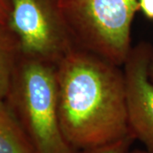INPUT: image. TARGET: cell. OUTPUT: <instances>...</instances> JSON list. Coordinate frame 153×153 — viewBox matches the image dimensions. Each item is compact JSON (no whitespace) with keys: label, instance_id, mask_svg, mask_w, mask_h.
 Listing matches in <instances>:
<instances>
[{"label":"cell","instance_id":"ba28073f","mask_svg":"<svg viewBox=\"0 0 153 153\" xmlns=\"http://www.w3.org/2000/svg\"><path fill=\"white\" fill-rule=\"evenodd\" d=\"M134 140V138L130 134L118 141L92 150L84 151L81 153H128L129 147Z\"/></svg>","mask_w":153,"mask_h":153},{"label":"cell","instance_id":"5b68a950","mask_svg":"<svg viewBox=\"0 0 153 153\" xmlns=\"http://www.w3.org/2000/svg\"><path fill=\"white\" fill-rule=\"evenodd\" d=\"M152 49L149 43H139L132 47L123 66L129 133L148 153H153V84L147 71Z\"/></svg>","mask_w":153,"mask_h":153},{"label":"cell","instance_id":"9c48e42d","mask_svg":"<svg viewBox=\"0 0 153 153\" xmlns=\"http://www.w3.org/2000/svg\"><path fill=\"white\" fill-rule=\"evenodd\" d=\"M10 13V4L9 0H0V27H8Z\"/></svg>","mask_w":153,"mask_h":153},{"label":"cell","instance_id":"8992f818","mask_svg":"<svg viewBox=\"0 0 153 153\" xmlns=\"http://www.w3.org/2000/svg\"><path fill=\"white\" fill-rule=\"evenodd\" d=\"M0 153H38L6 100H0Z\"/></svg>","mask_w":153,"mask_h":153},{"label":"cell","instance_id":"6da1fadb","mask_svg":"<svg viewBox=\"0 0 153 153\" xmlns=\"http://www.w3.org/2000/svg\"><path fill=\"white\" fill-rule=\"evenodd\" d=\"M58 111L67 142L82 152L130 135L123 70L74 47L56 64Z\"/></svg>","mask_w":153,"mask_h":153},{"label":"cell","instance_id":"7a4b0ae2","mask_svg":"<svg viewBox=\"0 0 153 153\" xmlns=\"http://www.w3.org/2000/svg\"><path fill=\"white\" fill-rule=\"evenodd\" d=\"M10 104L38 153H81L67 142L58 111L56 65L21 55Z\"/></svg>","mask_w":153,"mask_h":153},{"label":"cell","instance_id":"277c9868","mask_svg":"<svg viewBox=\"0 0 153 153\" xmlns=\"http://www.w3.org/2000/svg\"><path fill=\"white\" fill-rule=\"evenodd\" d=\"M8 29L23 56L56 65L75 44L60 8V0H9Z\"/></svg>","mask_w":153,"mask_h":153},{"label":"cell","instance_id":"7c38bea8","mask_svg":"<svg viewBox=\"0 0 153 153\" xmlns=\"http://www.w3.org/2000/svg\"><path fill=\"white\" fill-rule=\"evenodd\" d=\"M128 153H148L146 151H140V150H134L133 152H128Z\"/></svg>","mask_w":153,"mask_h":153},{"label":"cell","instance_id":"52a82bcc","mask_svg":"<svg viewBox=\"0 0 153 153\" xmlns=\"http://www.w3.org/2000/svg\"><path fill=\"white\" fill-rule=\"evenodd\" d=\"M21 55L15 36L8 27H0V100H5L10 91Z\"/></svg>","mask_w":153,"mask_h":153},{"label":"cell","instance_id":"30bf717a","mask_svg":"<svg viewBox=\"0 0 153 153\" xmlns=\"http://www.w3.org/2000/svg\"><path fill=\"white\" fill-rule=\"evenodd\" d=\"M139 10L147 19L153 21V0H139Z\"/></svg>","mask_w":153,"mask_h":153},{"label":"cell","instance_id":"8fae6325","mask_svg":"<svg viewBox=\"0 0 153 153\" xmlns=\"http://www.w3.org/2000/svg\"><path fill=\"white\" fill-rule=\"evenodd\" d=\"M148 77L150 79L151 82L153 84V45L152 49V52H151V56H150V60H149V63H148Z\"/></svg>","mask_w":153,"mask_h":153},{"label":"cell","instance_id":"3957f363","mask_svg":"<svg viewBox=\"0 0 153 153\" xmlns=\"http://www.w3.org/2000/svg\"><path fill=\"white\" fill-rule=\"evenodd\" d=\"M60 8L76 47L123 66L139 0H60Z\"/></svg>","mask_w":153,"mask_h":153}]
</instances>
